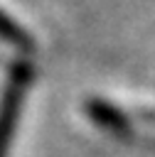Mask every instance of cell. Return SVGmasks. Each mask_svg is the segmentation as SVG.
Returning <instances> with one entry per match:
<instances>
[{
  "instance_id": "1",
  "label": "cell",
  "mask_w": 155,
  "mask_h": 157,
  "mask_svg": "<svg viewBox=\"0 0 155 157\" xmlns=\"http://www.w3.org/2000/svg\"><path fill=\"white\" fill-rule=\"evenodd\" d=\"M32 78H34V69L25 59H17L7 71V78H5V86L0 93V157H7V150H10Z\"/></svg>"
},
{
  "instance_id": "2",
  "label": "cell",
  "mask_w": 155,
  "mask_h": 157,
  "mask_svg": "<svg viewBox=\"0 0 155 157\" xmlns=\"http://www.w3.org/2000/svg\"><path fill=\"white\" fill-rule=\"evenodd\" d=\"M86 113L93 123H98L103 130L116 132V135H125L128 132V118L111 103L106 101H89L86 103Z\"/></svg>"
}]
</instances>
